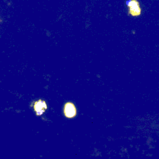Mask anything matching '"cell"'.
<instances>
[{"label": "cell", "mask_w": 159, "mask_h": 159, "mask_svg": "<svg viewBox=\"0 0 159 159\" xmlns=\"http://www.w3.org/2000/svg\"><path fill=\"white\" fill-rule=\"evenodd\" d=\"M128 15L132 17H139L142 14V8L138 0H128L126 1Z\"/></svg>", "instance_id": "1"}, {"label": "cell", "mask_w": 159, "mask_h": 159, "mask_svg": "<svg viewBox=\"0 0 159 159\" xmlns=\"http://www.w3.org/2000/svg\"><path fill=\"white\" fill-rule=\"evenodd\" d=\"M47 107L46 103L42 100L37 101L34 105V110L36 112L37 115L39 116L42 114V113H43L44 111L47 109Z\"/></svg>", "instance_id": "3"}, {"label": "cell", "mask_w": 159, "mask_h": 159, "mask_svg": "<svg viewBox=\"0 0 159 159\" xmlns=\"http://www.w3.org/2000/svg\"><path fill=\"white\" fill-rule=\"evenodd\" d=\"M64 114L68 118L73 117L76 114V109L74 104L71 102H68L64 107Z\"/></svg>", "instance_id": "2"}]
</instances>
